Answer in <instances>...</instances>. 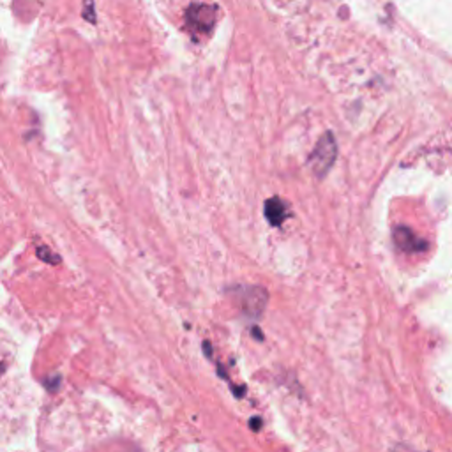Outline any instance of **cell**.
<instances>
[{
    "instance_id": "cell-1",
    "label": "cell",
    "mask_w": 452,
    "mask_h": 452,
    "mask_svg": "<svg viewBox=\"0 0 452 452\" xmlns=\"http://www.w3.org/2000/svg\"><path fill=\"white\" fill-rule=\"evenodd\" d=\"M337 154V145L334 140L332 133H325L320 140H318L316 147L313 149L309 155V166L318 177H323L328 171V168L332 166V162L336 161Z\"/></svg>"
},
{
    "instance_id": "cell-2",
    "label": "cell",
    "mask_w": 452,
    "mask_h": 452,
    "mask_svg": "<svg viewBox=\"0 0 452 452\" xmlns=\"http://www.w3.org/2000/svg\"><path fill=\"white\" fill-rule=\"evenodd\" d=\"M265 305H267V294L262 288H249L248 294L244 295L242 299L244 313L251 314V316L262 314V311L265 309Z\"/></svg>"
},
{
    "instance_id": "cell-3",
    "label": "cell",
    "mask_w": 452,
    "mask_h": 452,
    "mask_svg": "<svg viewBox=\"0 0 452 452\" xmlns=\"http://www.w3.org/2000/svg\"><path fill=\"white\" fill-rule=\"evenodd\" d=\"M265 216L272 226H279L286 217V207L279 198H271L265 201Z\"/></svg>"
},
{
    "instance_id": "cell-4",
    "label": "cell",
    "mask_w": 452,
    "mask_h": 452,
    "mask_svg": "<svg viewBox=\"0 0 452 452\" xmlns=\"http://www.w3.org/2000/svg\"><path fill=\"white\" fill-rule=\"evenodd\" d=\"M394 239L396 244L405 251H419V249L426 248V246H419V239L405 226H399V228L394 230Z\"/></svg>"
}]
</instances>
